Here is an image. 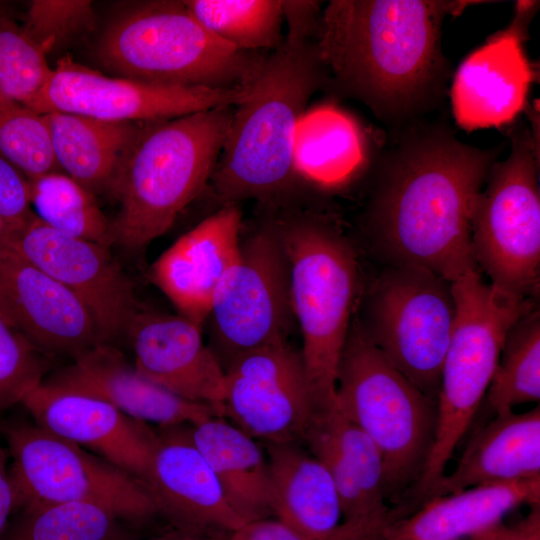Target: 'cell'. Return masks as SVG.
<instances>
[{"mask_svg":"<svg viewBox=\"0 0 540 540\" xmlns=\"http://www.w3.org/2000/svg\"><path fill=\"white\" fill-rule=\"evenodd\" d=\"M14 511L30 503L83 502L142 525L158 510L145 485L104 458L21 419L0 420Z\"/></svg>","mask_w":540,"mask_h":540,"instance_id":"obj_10","label":"cell"},{"mask_svg":"<svg viewBox=\"0 0 540 540\" xmlns=\"http://www.w3.org/2000/svg\"><path fill=\"white\" fill-rule=\"evenodd\" d=\"M326 83L315 39L286 35L277 49L264 54L233 108L208 183L218 208L256 200L277 210L289 199L302 178L297 129L310 98Z\"/></svg>","mask_w":540,"mask_h":540,"instance_id":"obj_3","label":"cell"},{"mask_svg":"<svg viewBox=\"0 0 540 540\" xmlns=\"http://www.w3.org/2000/svg\"><path fill=\"white\" fill-rule=\"evenodd\" d=\"M336 405L377 447L386 500L402 508L433 446L437 402L384 357L356 320L338 366Z\"/></svg>","mask_w":540,"mask_h":540,"instance_id":"obj_8","label":"cell"},{"mask_svg":"<svg viewBox=\"0 0 540 540\" xmlns=\"http://www.w3.org/2000/svg\"><path fill=\"white\" fill-rule=\"evenodd\" d=\"M393 135L371 170L363 228L389 265L421 267L452 282L478 268L473 209L507 144L469 145L441 120H422Z\"/></svg>","mask_w":540,"mask_h":540,"instance_id":"obj_1","label":"cell"},{"mask_svg":"<svg viewBox=\"0 0 540 540\" xmlns=\"http://www.w3.org/2000/svg\"><path fill=\"white\" fill-rule=\"evenodd\" d=\"M393 523L390 515L356 521L344 535L330 540H381ZM227 540H320L304 535L282 521L259 519L229 533Z\"/></svg>","mask_w":540,"mask_h":540,"instance_id":"obj_37","label":"cell"},{"mask_svg":"<svg viewBox=\"0 0 540 540\" xmlns=\"http://www.w3.org/2000/svg\"><path fill=\"white\" fill-rule=\"evenodd\" d=\"M462 540V539H461Z\"/></svg>","mask_w":540,"mask_h":540,"instance_id":"obj_45","label":"cell"},{"mask_svg":"<svg viewBox=\"0 0 540 540\" xmlns=\"http://www.w3.org/2000/svg\"><path fill=\"white\" fill-rule=\"evenodd\" d=\"M27 177L0 154V216L21 225L33 214Z\"/></svg>","mask_w":540,"mask_h":540,"instance_id":"obj_38","label":"cell"},{"mask_svg":"<svg viewBox=\"0 0 540 540\" xmlns=\"http://www.w3.org/2000/svg\"><path fill=\"white\" fill-rule=\"evenodd\" d=\"M266 52L240 51L208 31L183 1H145L112 19L95 47L108 70L137 81L232 89Z\"/></svg>","mask_w":540,"mask_h":540,"instance_id":"obj_6","label":"cell"},{"mask_svg":"<svg viewBox=\"0 0 540 540\" xmlns=\"http://www.w3.org/2000/svg\"><path fill=\"white\" fill-rule=\"evenodd\" d=\"M95 13L88 0H33L23 16L22 28L47 54L56 46L93 29Z\"/></svg>","mask_w":540,"mask_h":540,"instance_id":"obj_35","label":"cell"},{"mask_svg":"<svg viewBox=\"0 0 540 540\" xmlns=\"http://www.w3.org/2000/svg\"><path fill=\"white\" fill-rule=\"evenodd\" d=\"M537 477H540L539 406L523 413L496 415L479 428L466 445L457 467L441 477L425 501L475 486Z\"/></svg>","mask_w":540,"mask_h":540,"instance_id":"obj_25","label":"cell"},{"mask_svg":"<svg viewBox=\"0 0 540 540\" xmlns=\"http://www.w3.org/2000/svg\"><path fill=\"white\" fill-rule=\"evenodd\" d=\"M456 314L450 281L421 267L389 265L356 321L384 357L437 402Z\"/></svg>","mask_w":540,"mask_h":540,"instance_id":"obj_11","label":"cell"},{"mask_svg":"<svg viewBox=\"0 0 540 540\" xmlns=\"http://www.w3.org/2000/svg\"><path fill=\"white\" fill-rule=\"evenodd\" d=\"M51 72L46 54L0 4V94L27 106Z\"/></svg>","mask_w":540,"mask_h":540,"instance_id":"obj_34","label":"cell"},{"mask_svg":"<svg viewBox=\"0 0 540 540\" xmlns=\"http://www.w3.org/2000/svg\"><path fill=\"white\" fill-rule=\"evenodd\" d=\"M126 336L140 376L179 397L210 405L217 415L224 370L204 342L201 326L179 314L140 309Z\"/></svg>","mask_w":540,"mask_h":540,"instance_id":"obj_21","label":"cell"},{"mask_svg":"<svg viewBox=\"0 0 540 540\" xmlns=\"http://www.w3.org/2000/svg\"><path fill=\"white\" fill-rule=\"evenodd\" d=\"M20 404L37 425L93 450L143 483L157 438L146 422L99 398L44 382Z\"/></svg>","mask_w":540,"mask_h":540,"instance_id":"obj_17","label":"cell"},{"mask_svg":"<svg viewBox=\"0 0 540 540\" xmlns=\"http://www.w3.org/2000/svg\"><path fill=\"white\" fill-rule=\"evenodd\" d=\"M303 444L330 473L344 522L374 518L389 512L382 457L372 440L335 404L316 409Z\"/></svg>","mask_w":540,"mask_h":540,"instance_id":"obj_23","label":"cell"},{"mask_svg":"<svg viewBox=\"0 0 540 540\" xmlns=\"http://www.w3.org/2000/svg\"><path fill=\"white\" fill-rule=\"evenodd\" d=\"M451 286L456 320L441 371L433 446L406 499L413 509L446 473L455 447L486 395L509 329L534 309L531 299L506 294L487 283L478 268L467 270Z\"/></svg>","mask_w":540,"mask_h":540,"instance_id":"obj_7","label":"cell"},{"mask_svg":"<svg viewBox=\"0 0 540 540\" xmlns=\"http://www.w3.org/2000/svg\"><path fill=\"white\" fill-rule=\"evenodd\" d=\"M233 108L141 123L109 190L119 203L111 245L139 253L170 229L208 185Z\"/></svg>","mask_w":540,"mask_h":540,"instance_id":"obj_4","label":"cell"},{"mask_svg":"<svg viewBox=\"0 0 540 540\" xmlns=\"http://www.w3.org/2000/svg\"><path fill=\"white\" fill-rule=\"evenodd\" d=\"M294 319L289 265L274 216L244 241L212 300V353L223 370L237 357L286 339Z\"/></svg>","mask_w":540,"mask_h":540,"instance_id":"obj_12","label":"cell"},{"mask_svg":"<svg viewBox=\"0 0 540 540\" xmlns=\"http://www.w3.org/2000/svg\"><path fill=\"white\" fill-rule=\"evenodd\" d=\"M540 505V477L480 485L428 499L397 520L381 540H461L497 523L519 505Z\"/></svg>","mask_w":540,"mask_h":540,"instance_id":"obj_26","label":"cell"},{"mask_svg":"<svg viewBox=\"0 0 540 540\" xmlns=\"http://www.w3.org/2000/svg\"><path fill=\"white\" fill-rule=\"evenodd\" d=\"M528 515L513 525L497 523L468 540H540V505L530 506Z\"/></svg>","mask_w":540,"mask_h":540,"instance_id":"obj_40","label":"cell"},{"mask_svg":"<svg viewBox=\"0 0 540 540\" xmlns=\"http://www.w3.org/2000/svg\"><path fill=\"white\" fill-rule=\"evenodd\" d=\"M473 1L331 0L315 43L324 91L363 103L391 133L440 108L452 79L442 24Z\"/></svg>","mask_w":540,"mask_h":540,"instance_id":"obj_2","label":"cell"},{"mask_svg":"<svg viewBox=\"0 0 540 540\" xmlns=\"http://www.w3.org/2000/svg\"><path fill=\"white\" fill-rule=\"evenodd\" d=\"M228 536L202 537L200 540H227Z\"/></svg>","mask_w":540,"mask_h":540,"instance_id":"obj_44","label":"cell"},{"mask_svg":"<svg viewBox=\"0 0 540 540\" xmlns=\"http://www.w3.org/2000/svg\"><path fill=\"white\" fill-rule=\"evenodd\" d=\"M28 181L31 204L45 224L63 234L111 246L110 221L94 193L60 171Z\"/></svg>","mask_w":540,"mask_h":540,"instance_id":"obj_32","label":"cell"},{"mask_svg":"<svg viewBox=\"0 0 540 540\" xmlns=\"http://www.w3.org/2000/svg\"><path fill=\"white\" fill-rule=\"evenodd\" d=\"M42 115L58 168L94 194L109 192L142 122H110L64 112Z\"/></svg>","mask_w":540,"mask_h":540,"instance_id":"obj_28","label":"cell"},{"mask_svg":"<svg viewBox=\"0 0 540 540\" xmlns=\"http://www.w3.org/2000/svg\"><path fill=\"white\" fill-rule=\"evenodd\" d=\"M528 21L510 26L473 51L450 86L456 123L467 131L511 124L527 108L533 71L523 49Z\"/></svg>","mask_w":540,"mask_h":540,"instance_id":"obj_19","label":"cell"},{"mask_svg":"<svg viewBox=\"0 0 540 540\" xmlns=\"http://www.w3.org/2000/svg\"><path fill=\"white\" fill-rule=\"evenodd\" d=\"M157 510L176 530L231 533L246 522L226 501L210 466L195 446L189 424L159 427L143 481Z\"/></svg>","mask_w":540,"mask_h":540,"instance_id":"obj_18","label":"cell"},{"mask_svg":"<svg viewBox=\"0 0 540 540\" xmlns=\"http://www.w3.org/2000/svg\"><path fill=\"white\" fill-rule=\"evenodd\" d=\"M8 463V452L0 434V535L14 512V496Z\"/></svg>","mask_w":540,"mask_h":540,"instance_id":"obj_41","label":"cell"},{"mask_svg":"<svg viewBox=\"0 0 540 540\" xmlns=\"http://www.w3.org/2000/svg\"><path fill=\"white\" fill-rule=\"evenodd\" d=\"M269 468L272 509L276 519L311 538L344 535L339 495L326 467L297 443H263Z\"/></svg>","mask_w":540,"mask_h":540,"instance_id":"obj_24","label":"cell"},{"mask_svg":"<svg viewBox=\"0 0 540 540\" xmlns=\"http://www.w3.org/2000/svg\"><path fill=\"white\" fill-rule=\"evenodd\" d=\"M244 88L161 85L110 77L66 55L26 106L39 114L64 112L110 122H151L235 106Z\"/></svg>","mask_w":540,"mask_h":540,"instance_id":"obj_13","label":"cell"},{"mask_svg":"<svg viewBox=\"0 0 540 540\" xmlns=\"http://www.w3.org/2000/svg\"><path fill=\"white\" fill-rule=\"evenodd\" d=\"M9 244L81 300L103 343L126 335L140 305L109 246L63 234L34 213L17 227Z\"/></svg>","mask_w":540,"mask_h":540,"instance_id":"obj_15","label":"cell"},{"mask_svg":"<svg viewBox=\"0 0 540 540\" xmlns=\"http://www.w3.org/2000/svg\"><path fill=\"white\" fill-rule=\"evenodd\" d=\"M316 410L300 351L282 339L225 369L217 415L263 443L302 444Z\"/></svg>","mask_w":540,"mask_h":540,"instance_id":"obj_14","label":"cell"},{"mask_svg":"<svg viewBox=\"0 0 540 540\" xmlns=\"http://www.w3.org/2000/svg\"><path fill=\"white\" fill-rule=\"evenodd\" d=\"M495 415L540 400V315L532 309L509 329L486 392Z\"/></svg>","mask_w":540,"mask_h":540,"instance_id":"obj_31","label":"cell"},{"mask_svg":"<svg viewBox=\"0 0 540 540\" xmlns=\"http://www.w3.org/2000/svg\"><path fill=\"white\" fill-rule=\"evenodd\" d=\"M242 212L218 208L154 261L149 278L179 315L202 327L220 283L238 259Z\"/></svg>","mask_w":540,"mask_h":540,"instance_id":"obj_20","label":"cell"},{"mask_svg":"<svg viewBox=\"0 0 540 540\" xmlns=\"http://www.w3.org/2000/svg\"><path fill=\"white\" fill-rule=\"evenodd\" d=\"M0 315L48 356L74 359L103 343L81 300L9 242L0 244Z\"/></svg>","mask_w":540,"mask_h":540,"instance_id":"obj_16","label":"cell"},{"mask_svg":"<svg viewBox=\"0 0 540 540\" xmlns=\"http://www.w3.org/2000/svg\"><path fill=\"white\" fill-rule=\"evenodd\" d=\"M190 433L238 516L245 522L274 516L263 445L216 415L190 425Z\"/></svg>","mask_w":540,"mask_h":540,"instance_id":"obj_27","label":"cell"},{"mask_svg":"<svg viewBox=\"0 0 540 540\" xmlns=\"http://www.w3.org/2000/svg\"><path fill=\"white\" fill-rule=\"evenodd\" d=\"M42 382L99 398L136 420L159 427L193 425L216 415L210 405L184 399L144 379L108 343L82 353Z\"/></svg>","mask_w":540,"mask_h":540,"instance_id":"obj_22","label":"cell"},{"mask_svg":"<svg viewBox=\"0 0 540 540\" xmlns=\"http://www.w3.org/2000/svg\"><path fill=\"white\" fill-rule=\"evenodd\" d=\"M18 226L20 225H14L0 216V244L9 242Z\"/></svg>","mask_w":540,"mask_h":540,"instance_id":"obj_43","label":"cell"},{"mask_svg":"<svg viewBox=\"0 0 540 540\" xmlns=\"http://www.w3.org/2000/svg\"><path fill=\"white\" fill-rule=\"evenodd\" d=\"M203 535H195L187 532H183L180 530H174L170 533L164 534L163 536L148 539V540H200ZM121 540H130L128 537L123 538Z\"/></svg>","mask_w":540,"mask_h":540,"instance_id":"obj_42","label":"cell"},{"mask_svg":"<svg viewBox=\"0 0 540 540\" xmlns=\"http://www.w3.org/2000/svg\"><path fill=\"white\" fill-rule=\"evenodd\" d=\"M510 134V154L492 165L476 200L471 245L494 288L530 299L540 279L539 138L535 124Z\"/></svg>","mask_w":540,"mask_h":540,"instance_id":"obj_9","label":"cell"},{"mask_svg":"<svg viewBox=\"0 0 540 540\" xmlns=\"http://www.w3.org/2000/svg\"><path fill=\"white\" fill-rule=\"evenodd\" d=\"M48 355L10 327L0 315V411L15 404L43 380Z\"/></svg>","mask_w":540,"mask_h":540,"instance_id":"obj_36","label":"cell"},{"mask_svg":"<svg viewBox=\"0 0 540 540\" xmlns=\"http://www.w3.org/2000/svg\"><path fill=\"white\" fill-rule=\"evenodd\" d=\"M0 540H121L126 534L109 509L91 503H30L13 512Z\"/></svg>","mask_w":540,"mask_h":540,"instance_id":"obj_29","label":"cell"},{"mask_svg":"<svg viewBox=\"0 0 540 540\" xmlns=\"http://www.w3.org/2000/svg\"><path fill=\"white\" fill-rule=\"evenodd\" d=\"M0 154L27 179L60 171L43 115L1 94Z\"/></svg>","mask_w":540,"mask_h":540,"instance_id":"obj_33","label":"cell"},{"mask_svg":"<svg viewBox=\"0 0 540 540\" xmlns=\"http://www.w3.org/2000/svg\"><path fill=\"white\" fill-rule=\"evenodd\" d=\"M286 251L300 350L316 409L336 401L338 366L351 327L358 264L343 234L324 216L274 215Z\"/></svg>","mask_w":540,"mask_h":540,"instance_id":"obj_5","label":"cell"},{"mask_svg":"<svg viewBox=\"0 0 540 540\" xmlns=\"http://www.w3.org/2000/svg\"><path fill=\"white\" fill-rule=\"evenodd\" d=\"M283 19L288 36L315 39L321 15V2L312 0H282Z\"/></svg>","mask_w":540,"mask_h":540,"instance_id":"obj_39","label":"cell"},{"mask_svg":"<svg viewBox=\"0 0 540 540\" xmlns=\"http://www.w3.org/2000/svg\"><path fill=\"white\" fill-rule=\"evenodd\" d=\"M213 35L245 52H270L283 42L282 0H184Z\"/></svg>","mask_w":540,"mask_h":540,"instance_id":"obj_30","label":"cell"}]
</instances>
